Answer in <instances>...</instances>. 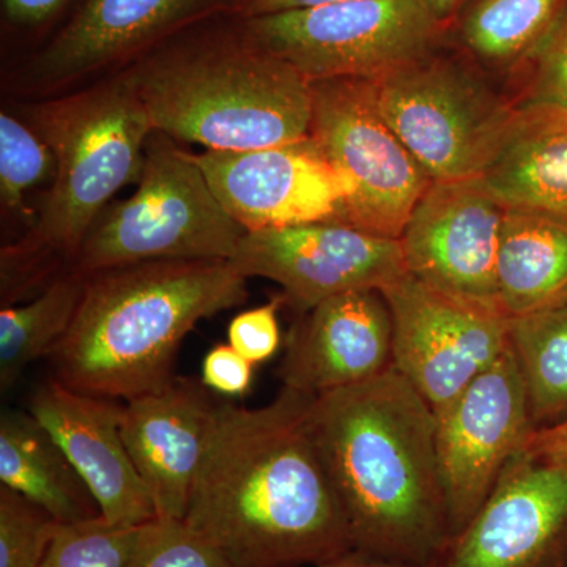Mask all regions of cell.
Masks as SVG:
<instances>
[{"label": "cell", "instance_id": "1f68e13d", "mask_svg": "<svg viewBox=\"0 0 567 567\" xmlns=\"http://www.w3.org/2000/svg\"><path fill=\"white\" fill-rule=\"evenodd\" d=\"M254 364L233 346L218 344L208 350L203 361V385L223 395H244L252 383Z\"/></svg>", "mask_w": 567, "mask_h": 567}, {"label": "cell", "instance_id": "8d00e7d4", "mask_svg": "<svg viewBox=\"0 0 567 567\" xmlns=\"http://www.w3.org/2000/svg\"><path fill=\"white\" fill-rule=\"evenodd\" d=\"M315 567H416L409 565H401V563L386 561L371 557V555L361 554V551L352 550L342 557L331 559V561L323 563V565Z\"/></svg>", "mask_w": 567, "mask_h": 567}, {"label": "cell", "instance_id": "2e32d148", "mask_svg": "<svg viewBox=\"0 0 567 567\" xmlns=\"http://www.w3.org/2000/svg\"><path fill=\"white\" fill-rule=\"evenodd\" d=\"M393 368V317L380 290L336 295L300 315L286 339L284 388L322 395L369 382Z\"/></svg>", "mask_w": 567, "mask_h": 567}, {"label": "cell", "instance_id": "6da1fadb", "mask_svg": "<svg viewBox=\"0 0 567 567\" xmlns=\"http://www.w3.org/2000/svg\"><path fill=\"white\" fill-rule=\"evenodd\" d=\"M311 398L282 386L259 409L219 402L183 520L233 567H315L353 550L309 431Z\"/></svg>", "mask_w": 567, "mask_h": 567}, {"label": "cell", "instance_id": "f546056e", "mask_svg": "<svg viewBox=\"0 0 567 567\" xmlns=\"http://www.w3.org/2000/svg\"><path fill=\"white\" fill-rule=\"evenodd\" d=\"M59 522L0 484V567H40Z\"/></svg>", "mask_w": 567, "mask_h": 567}, {"label": "cell", "instance_id": "4316f807", "mask_svg": "<svg viewBox=\"0 0 567 567\" xmlns=\"http://www.w3.org/2000/svg\"><path fill=\"white\" fill-rule=\"evenodd\" d=\"M55 173L50 145L7 112L0 114V197L10 210H24L25 193Z\"/></svg>", "mask_w": 567, "mask_h": 567}, {"label": "cell", "instance_id": "4fadbf2b", "mask_svg": "<svg viewBox=\"0 0 567 567\" xmlns=\"http://www.w3.org/2000/svg\"><path fill=\"white\" fill-rule=\"evenodd\" d=\"M505 213L481 177L432 182L399 238L406 274L436 292L503 315L496 259Z\"/></svg>", "mask_w": 567, "mask_h": 567}, {"label": "cell", "instance_id": "83f0119b", "mask_svg": "<svg viewBox=\"0 0 567 567\" xmlns=\"http://www.w3.org/2000/svg\"><path fill=\"white\" fill-rule=\"evenodd\" d=\"M125 567H233L207 537L183 518L156 517L141 525Z\"/></svg>", "mask_w": 567, "mask_h": 567}, {"label": "cell", "instance_id": "603a6c76", "mask_svg": "<svg viewBox=\"0 0 567 567\" xmlns=\"http://www.w3.org/2000/svg\"><path fill=\"white\" fill-rule=\"evenodd\" d=\"M566 6L567 0H472L450 31L477 69L513 78L535 54Z\"/></svg>", "mask_w": 567, "mask_h": 567}, {"label": "cell", "instance_id": "cb8c5ba5", "mask_svg": "<svg viewBox=\"0 0 567 567\" xmlns=\"http://www.w3.org/2000/svg\"><path fill=\"white\" fill-rule=\"evenodd\" d=\"M85 276L69 270L52 279L29 303L3 305L0 311V390L7 393L25 369L43 357L69 331L82 293Z\"/></svg>", "mask_w": 567, "mask_h": 567}, {"label": "cell", "instance_id": "52a82bcc", "mask_svg": "<svg viewBox=\"0 0 567 567\" xmlns=\"http://www.w3.org/2000/svg\"><path fill=\"white\" fill-rule=\"evenodd\" d=\"M371 82L388 125L434 182L483 177L517 122L513 96L440 48Z\"/></svg>", "mask_w": 567, "mask_h": 567}, {"label": "cell", "instance_id": "ffe728a7", "mask_svg": "<svg viewBox=\"0 0 567 567\" xmlns=\"http://www.w3.org/2000/svg\"><path fill=\"white\" fill-rule=\"evenodd\" d=\"M498 303L507 319L567 305V215L506 207L496 259Z\"/></svg>", "mask_w": 567, "mask_h": 567}, {"label": "cell", "instance_id": "e575fe53", "mask_svg": "<svg viewBox=\"0 0 567 567\" xmlns=\"http://www.w3.org/2000/svg\"><path fill=\"white\" fill-rule=\"evenodd\" d=\"M347 0H249L245 7L246 20L264 14L284 13V11L317 9V7L333 6Z\"/></svg>", "mask_w": 567, "mask_h": 567}, {"label": "cell", "instance_id": "d6986e66", "mask_svg": "<svg viewBox=\"0 0 567 567\" xmlns=\"http://www.w3.org/2000/svg\"><path fill=\"white\" fill-rule=\"evenodd\" d=\"M223 0H85L40 55L39 74L63 81L102 69Z\"/></svg>", "mask_w": 567, "mask_h": 567}, {"label": "cell", "instance_id": "9a60e30c", "mask_svg": "<svg viewBox=\"0 0 567 567\" xmlns=\"http://www.w3.org/2000/svg\"><path fill=\"white\" fill-rule=\"evenodd\" d=\"M440 567H567V464L518 453Z\"/></svg>", "mask_w": 567, "mask_h": 567}, {"label": "cell", "instance_id": "277c9868", "mask_svg": "<svg viewBox=\"0 0 567 567\" xmlns=\"http://www.w3.org/2000/svg\"><path fill=\"white\" fill-rule=\"evenodd\" d=\"M32 128L55 158L54 182L31 233L2 252V293L20 297L55 271L70 268L93 224L123 186L140 182L153 126L126 74L33 106ZM7 303V305H9Z\"/></svg>", "mask_w": 567, "mask_h": 567}, {"label": "cell", "instance_id": "44dd1931", "mask_svg": "<svg viewBox=\"0 0 567 567\" xmlns=\"http://www.w3.org/2000/svg\"><path fill=\"white\" fill-rule=\"evenodd\" d=\"M0 484L31 499L59 524L102 516L61 446L29 410H3L0 416Z\"/></svg>", "mask_w": 567, "mask_h": 567}, {"label": "cell", "instance_id": "8fae6325", "mask_svg": "<svg viewBox=\"0 0 567 567\" xmlns=\"http://www.w3.org/2000/svg\"><path fill=\"white\" fill-rule=\"evenodd\" d=\"M513 349L436 415V450L453 540L487 502L535 432Z\"/></svg>", "mask_w": 567, "mask_h": 567}, {"label": "cell", "instance_id": "484cf974", "mask_svg": "<svg viewBox=\"0 0 567 567\" xmlns=\"http://www.w3.org/2000/svg\"><path fill=\"white\" fill-rule=\"evenodd\" d=\"M141 527H118L99 516L59 525L40 567H125Z\"/></svg>", "mask_w": 567, "mask_h": 567}, {"label": "cell", "instance_id": "7a4b0ae2", "mask_svg": "<svg viewBox=\"0 0 567 567\" xmlns=\"http://www.w3.org/2000/svg\"><path fill=\"white\" fill-rule=\"evenodd\" d=\"M308 424L352 536L353 550L440 567L451 544L436 416L391 368L311 398Z\"/></svg>", "mask_w": 567, "mask_h": 567}, {"label": "cell", "instance_id": "5b68a950", "mask_svg": "<svg viewBox=\"0 0 567 567\" xmlns=\"http://www.w3.org/2000/svg\"><path fill=\"white\" fill-rule=\"evenodd\" d=\"M126 76L153 132L173 140L245 152L309 136L312 82L249 41L164 55Z\"/></svg>", "mask_w": 567, "mask_h": 567}, {"label": "cell", "instance_id": "4dcf8cb0", "mask_svg": "<svg viewBox=\"0 0 567 567\" xmlns=\"http://www.w3.org/2000/svg\"><path fill=\"white\" fill-rule=\"evenodd\" d=\"M281 300L240 312L230 320L227 341L254 365L274 357L281 347L278 309Z\"/></svg>", "mask_w": 567, "mask_h": 567}, {"label": "cell", "instance_id": "7402d4cb", "mask_svg": "<svg viewBox=\"0 0 567 567\" xmlns=\"http://www.w3.org/2000/svg\"><path fill=\"white\" fill-rule=\"evenodd\" d=\"M481 178L506 207L567 215V114L518 111L513 132Z\"/></svg>", "mask_w": 567, "mask_h": 567}, {"label": "cell", "instance_id": "9c48e42d", "mask_svg": "<svg viewBox=\"0 0 567 567\" xmlns=\"http://www.w3.org/2000/svg\"><path fill=\"white\" fill-rule=\"evenodd\" d=\"M309 136L349 183L342 223L399 240L434 181L388 125L371 80L312 82Z\"/></svg>", "mask_w": 567, "mask_h": 567}, {"label": "cell", "instance_id": "836d02e7", "mask_svg": "<svg viewBox=\"0 0 567 567\" xmlns=\"http://www.w3.org/2000/svg\"><path fill=\"white\" fill-rule=\"evenodd\" d=\"M10 21L22 25H35L47 21L69 0H2Z\"/></svg>", "mask_w": 567, "mask_h": 567}, {"label": "cell", "instance_id": "5bb4252c", "mask_svg": "<svg viewBox=\"0 0 567 567\" xmlns=\"http://www.w3.org/2000/svg\"><path fill=\"white\" fill-rule=\"evenodd\" d=\"M194 158L246 233L344 218L349 183L311 136L259 151H205Z\"/></svg>", "mask_w": 567, "mask_h": 567}, {"label": "cell", "instance_id": "8992f818", "mask_svg": "<svg viewBox=\"0 0 567 567\" xmlns=\"http://www.w3.org/2000/svg\"><path fill=\"white\" fill-rule=\"evenodd\" d=\"M245 235L194 155L153 132L136 192L93 224L71 270L89 276L156 260H233Z\"/></svg>", "mask_w": 567, "mask_h": 567}, {"label": "cell", "instance_id": "ac0fdd59", "mask_svg": "<svg viewBox=\"0 0 567 567\" xmlns=\"http://www.w3.org/2000/svg\"><path fill=\"white\" fill-rule=\"evenodd\" d=\"M218 406L207 388L177 377L162 390L123 402V440L158 517L185 518Z\"/></svg>", "mask_w": 567, "mask_h": 567}, {"label": "cell", "instance_id": "d590c367", "mask_svg": "<svg viewBox=\"0 0 567 567\" xmlns=\"http://www.w3.org/2000/svg\"><path fill=\"white\" fill-rule=\"evenodd\" d=\"M470 2L472 0H420L421 6L446 33Z\"/></svg>", "mask_w": 567, "mask_h": 567}, {"label": "cell", "instance_id": "ba28073f", "mask_svg": "<svg viewBox=\"0 0 567 567\" xmlns=\"http://www.w3.org/2000/svg\"><path fill=\"white\" fill-rule=\"evenodd\" d=\"M246 35L320 82L375 80L439 50L446 32L420 0H347L248 18Z\"/></svg>", "mask_w": 567, "mask_h": 567}, {"label": "cell", "instance_id": "e0dca14e", "mask_svg": "<svg viewBox=\"0 0 567 567\" xmlns=\"http://www.w3.org/2000/svg\"><path fill=\"white\" fill-rule=\"evenodd\" d=\"M122 405L78 393L51 377L33 390L28 410L61 446L102 517L118 527H141L158 514L123 440Z\"/></svg>", "mask_w": 567, "mask_h": 567}, {"label": "cell", "instance_id": "30bf717a", "mask_svg": "<svg viewBox=\"0 0 567 567\" xmlns=\"http://www.w3.org/2000/svg\"><path fill=\"white\" fill-rule=\"evenodd\" d=\"M393 317V368L435 416L509 349V319L436 292L409 274L382 290Z\"/></svg>", "mask_w": 567, "mask_h": 567}, {"label": "cell", "instance_id": "f1b7e54d", "mask_svg": "<svg viewBox=\"0 0 567 567\" xmlns=\"http://www.w3.org/2000/svg\"><path fill=\"white\" fill-rule=\"evenodd\" d=\"M516 80L518 111L567 114V6Z\"/></svg>", "mask_w": 567, "mask_h": 567}, {"label": "cell", "instance_id": "7c38bea8", "mask_svg": "<svg viewBox=\"0 0 567 567\" xmlns=\"http://www.w3.org/2000/svg\"><path fill=\"white\" fill-rule=\"evenodd\" d=\"M229 262L246 279L278 284L300 315L336 295L382 292L406 274L399 240L339 221L246 233Z\"/></svg>", "mask_w": 567, "mask_h": 567}, {"label": "cell", "instance_id": "3957f363", "mask_svg": "<svg viewBox=\"0 0 567 567\" xmlns=\"http://www.w3.org/2000/svg\"><path fill=\"white\" fill-rule=\"evenodd\" d=\"M229 260H156L85 276L80 308L50 357L78 393L130 401L175 379L183 339L200 320L248 300Z\"/></svg>", "mask_w": 567, "mask_h": 567}, {"label": "cell", "instance_id": "d4e9b609", "mask_svg": "<svg viewBox=\"0 0 567 567\" xmlns=\"http://www.w3.org/2000/svg\"><path fill=\"white\" fill-rule=\"evenodd\" d=\"M516 357L535 429L567 420V305L509 319Z\"/></svg>", "mask_w": 567, "mask_h": 567}, {"label": "cell", "instance_id": "d6a6232c", "mask_svg": "<svg viewBox=\"0 0 567 567\" xmlns=\"http://www.w3.org/2000/svg\"><path fill=\"white\" fill-rule=\"evenodd\" d=\"M524 451L543 461L567 464V420L550 427L537 429Z\"/></svg>", "mask_w": 567, "mask_h": 567}]
</instances>
